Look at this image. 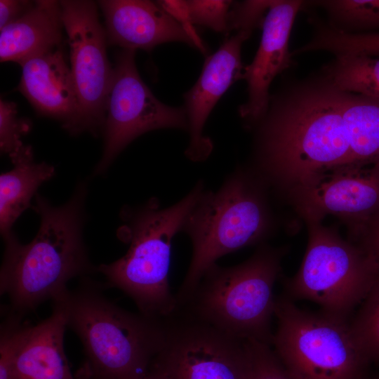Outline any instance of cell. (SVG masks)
<instances>
[{
    "label": "cell",
    "instance_id": "obj_1",
    "mask_svg": "<svg viewBox=\"0 0 379 379\" xmlns=\"http://www.w3.org/2000/svg\"><path fill=\"white\" fill-rule=\"evenodd\" d=\"M343 98L322 76L270 97L254 155L253 171L266 185L288 190L321 170L354 164Z\"/></svg>",
    "mask_w": 379,
    "mask_h": 379
},
{
    "label": "cell",
    "instance_id": "obj_2",
    "mask_svg": "<svg viewBox=\"0 0 379 379\" xmlns=\"http://www.w3.org/2000/svg\"><path fill=\"white\" fill-rule=\"evenodd\" d=\"M86 196L84 181L60 206L37 193L33 209L40 225L34 238L27 244L15 236L4 242L0 293L8 298L11 311L25 317L67 290L71 279L98 271L83 238Z\"/></svg>",
    "mask_w": 379,
    "mask_h": 379
},
{
    "label": "cell",
    "instance_id": "obj_3",
    "mask_svg": "<svg viewBox=\"0 0 379 379\" xmlns=\"http://www.w3.org/2000/svg\"><path fill=\"white\" fill-rule=\"evenodd\" d=\"M52 302L83 345L84 359L75 379H142L164 345L165 318L122 308L88 278Z\"/></svg>",
    "mask_w": 379,
    "mask_h": 379
},
{
    "label": "cell",
    "instance_id": "obj_4",
    "mask_svg": "<svg viewBox=\"0 0 379 379\" xmlns=\"http://www.w3.org/2000/svg\"><path fill=\"white\" fill-rule=\"evenodd\" d=\"M205 187L204 181L198 180L184 197L167 207L152 197L142 204L121 208L118 236L128 248L121 258L101 264L97 270L108 286L131 298L139 312L164 319L177 309L168 280L172 241Z\"/></svg>",
    "mask_w": 379,
    "mask_h": 379
},
{
    "label": "cell",
    "instance_id": "obj_5",
    "mask_svg": "<svg viewBox=\"0 0 379 379\" xmlns=\"http://www.w3.org/2000/svg\"><path fill=\"white\" fill-rule=\"evenodd\" d=\"M266 185L253 171L237 167L216 190L206 187L190 210L181 232L192 244L190 262L178 289L177 305L194 291L221 257L261 244L273 225Z\"/></svg>",
    "mask_w": 379,
    "mask_h": 379
},
{
    "label": "cell",
    "instance_id": "obj_6",
    "mask_svg": "<svg viewBox=\"0 0 379 379\" xmlns=\"http://www.w3.org/2000/svg\"><path fill=\"white\" fill-rule=\"evenodd\" d=\"M283 253L260 244L238 265H213L177 309L237 339L255 340L272 346L274 287Z\"/></svg>",
    "mask_w": 379,
    "mask_h": 379
},
{
    "label": "cell",
    "instance_id": "obj_7",
    "mask_svg": "<svg viewBox=\"0 0 379 379\" xmlns=\"http://www.w3.org/2000/svg\"><path fill=\"white\" fill-rule=\"evenodd\" d=\"M274 317L272 347L295 379H366L370 364L349 321L302 310L286 295L276 297Z\"/></svg>",
    "mask_w": 379,
    "mask_h": 379
},
{
    "label": "cell",
    "instance_id": "obj_8",
    "mask_svg": "<svg viewBox=\"0 0 379 379\" xmlns=\"http://www.w3.org/2000/svg\"><path fill=\"white\" fill-rule=\"evenodd\" d=\"M306 223V252L299 270L285 284L286 295L314 302L322 312L348 321L371 288L378 265L361 246L321 222Z\"/></svg>",
    "mask_w": 379,
    "mask_h": 379
},
{
    "label": "cell",
    "instance_id": "obj_9",
    "mask_svg": "<svg viewBox=\"0 0 379 379\" xmlns=\"http://www.w3.org/2000/svg\"><path fill=\"white\" fill-rule=\"evenodd\" d=\"M135 51L122 49L116 58L102 128L103 152L95 175L106 172L117 157L135 138L157 129L187 130L184 107L159 100L141 79Z\"/></svg>",
    "mask_w": 379,
    "mask_h": 379
},
{
    "label": "cell",
    "instance_id": "obj_10",
    "mask_svg": "<svg viewBox=\"0 0 379 379\" xmlns=\"http://www.w3.org/2000/svg\"><path fill=\"white\" fill-rule=\"evenodd\" d=\"M165 324V343L154 361L174 379H247L246 340L178 309Z\"/></svg>",
    "mask_w": 379,
    "mask_h": 379
},
{
    "label": "cell",
    "instance_id": "obj_11",
    "mask_svg": "<svg viewBox=\"0 0 379 379\" xmlns=\"http://www.w3.org/2000/svg\"><path fill=\"white\" fill-rule=\"evenodd\" d=\"M60 4L69 48V67L85 131L96 135L103 128L113 77L105 29L95 1L62 0Z\"/></svg>",
    "mask_w": 379,
    "mask_h": 379
},
{
    "label": "cell",
    "instance_id": "obj_12",
    "mask_svg": "<svg viewBox=\"0 0 379 379\" xmlns=\"http://www.w3.org/2000/svg\"><path fill=\"white\" fill-rule=\"evenodd\" d=\"M287 191L305 222H321L333 215L345 222L352 236L358 238L379 213V163L330 167Z\"/></svg>",
    "mask_w": 379,
    "mask_h": 379
},
{
    "label": "cell",
    "instance_id": "obj_13",
    "mask_svg": "<svg viewBox=\"0 0 379 379\" xmlns=\"http://www.w3.org/2000/svg\"><path fill=\"white\" fill-rule=\"evenodd\" d=\"M305 4L300 0H272L262 25L258 51L246 66L241 79L247 84L248 98L239 109L246 128H253L265 115L270 88L274 78L292 65L289 39L298 13Z\"/></svg>",
    "mask_w": 379,
    "mask_h": 379
},
{
    "label": "cell",
    "instance_id": "obj_14",
    "mask_svg": "<svg viewBox=\"0 0 379 379\" xmlns=\"http://www.w3.org/2000/svg\"><path fill=\"white\" fill-rule=\"evenodd\" d=\"M251 34L238 32L227 39L217 51L206 58L199 79L184 95L189 132L185 154L190 161H204L212 152L213 142L203 134L204 127L217 102L241 79V46Z\"/></svg>",
    "mask_w": 379,
    "mask_h": 379
},
{
    "label": "cell",
    "instance_id": "obj_15",
    "mask_svg": "<svg viewBox=\"0 0 379 379\" xmlns=\"http://www.w3.org/2000/svg\"><path fill=\"white\" fill-rule=\"evenodd\" d=\"M97 4L105 19L109 44L150 51L159 44L178 41L206 53L204 42L194 38L157 1L101 0Z\"/></svg>",
    "mask_w": 379,
    "mask_h": 379
},
{
    "label": "cell",
    "instance_id": "obj_16",
    "mask_svg": "<svg viewBox=\"0 0 379 379\" xmlns=\"http://www.w3.org/2000/svg\"><path fill=\"white\" fill-rule=\"evenodd\" d=\"M21 67L18 90L36 112L57 120L70 134L84 132L70 67L60 47L27 60Z\"/></svg>",
    "mask_w": 379,
    "mask_h": 379
},
{
    "label": "cell",
    "instance_id": "obj_17",
    "mask_svg": "<svg viewBox=\"0 0 379 379\" xmlns=\"http://www.w3.org/2000/svg\"><path fill=\"white\" fill-rule=\"evenodd\" d=\"M63 28L60 1H35L27 13L0 29L1 62H14L22 66L32 58L59 48Z\"/></svg>",
    "mask_w": 379,
    "mask_h": 379
},
{
    "label": "cell",
    "instance_id": "obj_18",
    "mask_svg": "<svg viewBox=\"0 0 379 379\" xmlns=\"http://www.w3.org/2000/svg\"><path fill=\"white\" fill-rule=\"evenodd\" d=\"M67 327L62 310L53 303L51 315L33 325L17 357L12 379H75L64 349Z\"/></svg>",
    "mask_w": 379,
    "mask_h": 379
},
{
    "label": "cell",
    "instance_id": "obj_19",
    "mask_svg": "<svg viewBox=\"0 0 379 379\" xmlns=\"http://www.w3.org/2000/svg\"><path fill=\"white\" fill-rule=\"evenodd\" d=\"M11 161L14 167L0 175V232L4 242L15 236L14 223L31 206L38 188L55 172L53 166L34 161L30 145Z\"/></svg>",
    "mask_w": 379,
    "mask_h": 379
},
{
    "label": "cell",
    "instance_id": "obj_20",
    "mask_svg": "<svg viewBox=\"0 0 379 379\" xmlns=\"http://www.w3.org/2000/svg\"><path fill=\"white\" fill-rule=\"evenodd\" d=\"M334 88L379 100V57L335 55L321 70Z\"/></svg>",
    "mask_w": 379,
    "mask_h": 379
},
{
    "label": "cell",
    "instance_id": "obj_21",
    "mask_svg": "<svg viewBox=\"0 0 379 379\" xmlns=\"http://www.w3.org/2000/svg\"><path fill=\"white\" fill-rule=\"evenodd\" d=\"M312 26L314 34L303 46L305 52L320 51L334 56L364 55L379 57V32H345L321 19L316 20Z\"/></svg>",
    "mask_w": 379,
    "mask_h": 379
},
{
    "label": "cell",
    "instance_id": "obj_22",
    "mask_svg": "<svg viewBox=\"0 0 379 379\" xmlns=\"http://www.w3.org/2000/svg\"><path fill=\"white\" fill-rule=\"evenodd\" d=\"M323 8L332 27L348 33L379 29V0H323L314 1Z\"/></svg>",
    "mask_w": 379,
    "mask_h": 379
},
{
    "label": "cell",
    "instance_id": "obj_23",
    "mask_svg": "<svg viewBox=\"0 0 379 379\" xmlns=\"http://www.w3.org/2000/svg\"><path fill=\"white\" fill-rule=\"evenodd\" d=\"M350 326L368 363L379 364V266L375 281Z\"/></svg>",
    "mask_w": 379,
    "mask_h": 379
},
{
    "label": "cell",
    "instance_id": "obj_24",
    "mask_svg": "<svg viewBox=\"0 0 379 379\" xmlns=\"http://www.w3.org/2000/svg\"><path fill=\"white\" fill-rule=\"evenodd\" d=\"M0 326V379H12L15 361L33 325L7 306L1 308Z\"/></svg>",
    "mask_w": 379,
    "mask_h": 379
},
{
    "label": "cell",
    "instance_id": "obj_25",
    "mask_svg": "<svg viewBox=\"0 0 379 379\" xmlns=\"http://www.w3.org/2000/svg\"><path fill=\"white\" fill-rule=\"evenodd\" d=\"M31 121L18 115L17 105L11 101L0 100V149L14 159L25 147L22 138L29 132Z\"/></svg>",
    "mask_w": 379,
    "mask_h": 379
},
{
    "label": "cell",
    "instance_id": "obj_26",
    "mask_svg": "<svg viewBox=\"0 0 379 379\" xmlns=\"http://www.w3.org/2000/svg\"><path fill=\"white\" fill-rule=\"evenodd\" d=\"M248 354L247 379H295L284 367L272 346L246 340Z\"/></svg>",
    "mask_w": 379,
    "mask_h": 379
},
{
    "label": "cell",
    "instance_id": "obj_27",
    "mask_svg": "<svg viewBox=\"0 0 379 379\" xmlns=\"http://www.w3.org/2000/svg\"><path fill=\"white\" fill-rule=\"evenodd\" d=\"M232 1L189 0L186 4L192 23L217 32H228V18Z\"/></svg>",
    "mask_w": 379,
    "mask_h": 379
},
{
    "label": "cell",
    "instance_id": "obj_28",
    "mask_svg": "<svg viewBox=\"0 0 379 379\" xmlns=\"http://www.w3.org/2000/svg\"><path fill=\"white\" fill-rule=\"evenodd\" d=\"M272 1L249 0L233 2L228 18V32L253 31L261 27Z\"/></svg>",
    "mask_w": 379,
    "mask_h": 379
},
{
    "label": "cell",
    "instance_id": "obj_29",
    "mask_svg": "<svg viewBox=\"0 0 379 379\" xmlns=\"http://www.w3.org/2000/svg\"><path fill=\"white\" fill-rule=\"evenodd\" d=\"M35 1L0 0V29L18 20L34 6Z\"/></svg>",
    "mask_w": 379,
    "mask_h": 379
},
{
    "label": "cell",
    "instance_id": "obj_30",
    "mask_svg": "<svg viewBox=\"0 0 379 379\" xmlns=\"http://www.w3.org/2000/svg\"><path fill=\"white\" fill-rule=\"evenodd\" d=\"M157 3L179 24H180L194 38L202 41L197 33L191 22L186 1H157Z\"/></svg>",
    "mask_w": 379,
    "mask_h": 379
},
{
    "label": "cell",
    "instance_id": "obj_31",
    "mask_svg": "<svg viewBox=\"0 0 379 379\" xmlns=\"http://www.w3.org/2000/svg\"><path fill=\"white\" fill-rule=\"evenodd\" d=\"M358 238L359 245L379 266V213L367 223Z\"/></svg>",
    "mask_w": 379,
    "mask_h": 379
},
{
    "label": "cell",
    "instance_id": "obj_32",
    "mask_svg": "<svg viewBox=\"0 0 379 379\" xmlns=\"http://www.w3.org/2000/svg\"><path fill=\"white\" fill-rule=\"evenodd\" d=\"M142 379H174L166 370L154 360Z\"/></svg>",
    "mask_w": 379,
    "mask_h": 379
},
{
    "label": "cell",
    "instance_id": "obj_33",
    "mask_svg": "<svg viewBox=\"0 0 379 379\" xmlns=\"http://www.w3.org/2000/svg\"><path fill=\"white\" fill-rule=\"evenodd\" d=\"M374 379H379V374Z\"/></svg>",
    "mask_w": 379,
    "mask_h": 379
}]
</instances>
